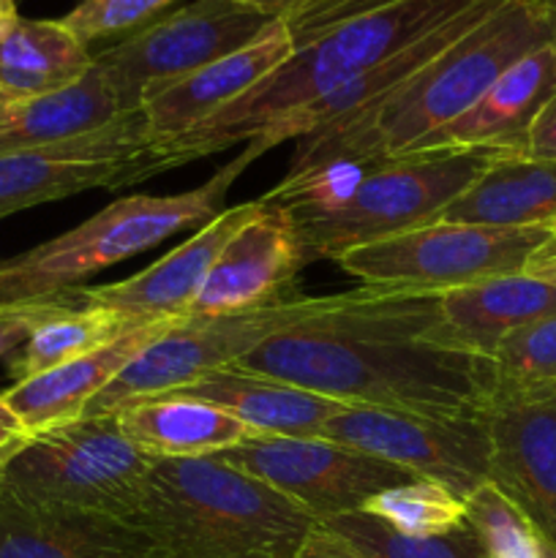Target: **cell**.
Listing matches in <instances>:
<instances>
[{
	"instance_id": "6da1fadb",
	"label": "cell",
	"mask_w": 556,
	"mask_h": 558,
	"mask_svg": "<svg viewBox=\"0 0 556 558\" xmlns=\"http://www.w3.org/2000/svg\"><path fill=\"white\" fill-rule=\"evenodd\" d=\"M436 319V292L360 287L336 311L267 338L232 368L347 407L483 417L496 387L494 363L418 341Z\"/></svg>"
},
{
	"instance_id": "7a4b0ae2",
	"label": "cell",
	"mask_w": 556,
	"mask_h": 558,
	"mask_svg": "<svg viewBox=\"0 0 556 558\" xmlns=\"http://www.w3.org/2000/svg\"><path fill=\"white\" fill-rule=\"evenodd\" d=\"M551 41H556V0H501L379 107L298 140L289 172L338 158L403 156L423 136L472 109L518 60Z\"/></svg>"
},
{
	"instance_id": "3957f363",
	"label": "cell",
	"mask_w": 556,
	"mask_h": 558,
	"mask_svg": "<svg viewBox=\"0 0 556 558\" xmlns=\"http://www.w3.org/2000/svg\"><path fill=\"white\" fill-rule=\"evenodd\" d=\"M480 0H392L292 36V54L227 109L156 150L183 163L251 142L287 114L385 63Z\"/></svg>"
},
{
	"instance_id": "277c9868",
	"label": "cell",
	"mask_w": 556,
	"mask_h": 558,
	"mask_svg": "<svg viewBox=\"0 0 556 558\" xmlns=\"http://www.w3.org/2000/svg\"><path fill=\"white\" fill-rule=\"evenodd\" d=\"M147 558H294L319 523L216 458L153 461L134 523Z\"/></svg>"
},
{
	"instance_id": "5b68a950",
	"label": "cell",
	"mask_w": 556,
	"mask_h": 558,
	"mask_svg": "<svg viewBox=\"0 0 556 558\" xmlns=\"http://www.w3.org/2000/svg\"><path fill=\"white\" fill-rule=\"evenodd\" d=\"M262 156L249 142L243 153L218 169L207 183L172 196H120L80 227L0 259V305L31 303L69 294L107 267L120 265L185 229L205 227L221 213L229 189L251 161Z\"/></svg>"
},
{
	"instance_id": "8992f818",
	"label": "cell",
	"mask_w": 556,
	"mask_h": 558,
	"mask_svg": "<svg viewBox=\"0 0 556 558\" xmlns=\"http://www.w3.org/2000/svg\"><path fill=\"white\" fill-rule=\"evenodd\" d=\"M491 150H428L376 158L352 199L333 213L292 216L305 259L347 251L439 221L442 213L499 158Z\"/></svg>"
},
{
	"instance_id": "52a82bcc",
	"label": "cell",
	"mask_w": 556,
	"mask_h": 558,
	"mask_svg": "<svg viewBox=\"0 0 556 558\" xmlns=\"http://www.w3.org/2000/svg\"><path fill=\"white\" fill-rule=\"evenodd\" d=\"M153 461L123 434L114 414L27 436L0 474V485L41 505L69 507L134 523L150 488Z\"/></svg>"
},
{
	"instance_id": "ba28073f",
	"label": "cell",
	"mask_w": 556,
	"mask_h": 558,
	"mask_svg": "<svg viewBox=\"0 0 556 558\" xmlns=\"http://www.w3.org/2000/svg\"><path fill=\"white\" fill-rule=\"evenodd\" d=\"M347 292L333 298H298L270 308L227 316H183L169 332L145 349L118 379L104 387L82 417H104L142 398L167 396L194 385L202 376L232 368L267 338L309 325L336 311Z\"/></svg>"
},
{
	"instance_id": "9c48e42d",
	"label": "cell",
	"mask_w": 556,
	"mask_h": 558,
	"mask_svg": "<svg viewBox=\"0 0 556 558\" xmlns=\"http://www.w3.org/2000/svg\"><path fill=\"white\" fill-rule=\"evenodd\" d=\"M540 227L434 221L396 238L358 245L338 259L363 287L447 292L488 278L518 276L551 238Z\"/></svg>"
},
{
	"instance_id": "30bf717a",
	"label": "cell",
	"mask_w": 556,
	"mask_h": 558,
	"mask_svg": "<svg viewBox=\"0 0 556 558\" xmlns=\"http://www.w3.org/2000/svg\"><path fill=\"white\" fill-rule=\"evenodd\" d=\"M276 16L232 0H189L145 31L93 52V69L120 112H136L164 87L259 38Z\"/></svg>"
},
{
	"instance_id": "8fae6325",
	"label": "cell",
	"mask_w": 556,
	"mask_h": 558,
	"mask_svg": "<svg viewBox=\"0 0 556 558\" xmlns=\"http://www.w3.org/2000/svg\"><path fill=\"white\" fill-rule=\"evenodd\" d=\"M174 167L136 109L74 140L0 156V218L90 189H125Z\"/></svg>"
},
{
	"instance_id": "7c38bea8",
	"label": "cell",
	"mask_w": 556,
	"mask_h": 558,
	"mask_svg": "<svg viewBox=\"0 0 556 558\" xmlns=\"http://www.w3.org/2000/svg\"><path fill=\"white\" fill-rule=\"evenodd\" d=\"M319 439L352 447L452 490L467 501L488 485L491 439L483 417H431L374 407H343Z\"/></svg>"
},
{
	"instance_id": "4fadbf2b",
	"label": "cell",
	"mask_w": 556,
	"mask_h": 558,
	"mask_svg": "<svg viewBox=\"0 0 556 558\" xmlns=\"http://www.w3.org/2000/svg\"><path fill=\"white\" fill-rule=\"evenodd\" d=\"M213 458L270 485L300 510L309 512L316 523L333 521L347 512H360L376 494L414 480L392 463L319 436L316 439L249 436Z\"/></svg>"
},
{
	"instance_id": "5bb4252c",
	"label": "cell",
	"mask_w": 556,
	"mask_h": 558,
	"mask_svg": "<svg viewBox=\"0 0 556 558\" xmlns=\"http://www.w3.org/2000/svg\"><path fill=\"white\" fill-rule=\"evenodd\" d=\"M488 485L556 548V390L494 387Z\"/></svg>"
},
{
	"instance_id": "9a60e30c",
	"label": "cell",
	"mask_w": 556,
	"mask_h": 558,
	"mask_svg": "<svg viewBox=\"0 0 556 558\" xmlns=\"http://www.w3.org/2000/svg\"><path fill=\"white\" fill-rule=\"evenodd\" d=\"M305 265L309 259L289 210L262 199L259 213L229 238L213 262L189 316L243 314L303 298L294 278Z\"/></svg>"
},
{
	"instance_id": "2e32d148",
	"label": "cell",
	"mask_w": 556,
	"mask_h": 558,
	"mask_svg": "<svg viewBox=\"0 0 556 558\" xmlns=\"http://www.w3.org/2000/svg\"><path fill=\"white\" fill-rule=\"evenodd\" d=\"M259 207L262 199H251L221 210L205 227L196 229L185 243H180L178 248H172L136 276L114 283L76 287L71 289V294L85 308L107 311V314L134 322V325L156 319H183L189 316L191 303L200 294L223 245L249 218L259 213Z\"/></svg>"
},
{
	"instance_id": "e0dca14e",
	"label": "cell",
	"mask_w": 556,
	"mask_h": 558,
	"mask_svg": "<svg viewBox=\"0 0 556 558\" xmlns=\"http://www.w3.org/2000/svg\"><path fill=\"white\" fill-rule=\"evenodd\" d=\"M556 96V41L534 49L507 69L472 109L423 136L409 153L491 150L523 156L527 134L545 104Z\"/></svg>"
},
{
	"instance_id": "ac0fdd59",
	"label": "cell",
	"mask_w": 556,
	"mask_h": 558,
	"mask_svg": "<svg viewBox=\"0 0 556 558\" xmlns=\"http://www.w3.org/2000/svg\"><path fill=\"white\" fill-rule=\"evenodd\" d=\"M292 47L287 22L276 20L251 44L213 60L205 69L147 98L142 104V114L153 142L161 145L178 140L185 131L196 129L229 104L243 98L292 54Z\"/></svg>"
},
{
	"instance_id": "d6986e66",
	"label": "cell",
	"mask_w": 556,
	"mask_h": 558,
	"mask_svg": "<svg viewBox=\"0 0 556 558\" xmlns=\"http://www.w3.org/2000/svg\"><path fill=\"white\" fill-rule=\"evenodd\" d=\"M556 314V289L523 276H501L439 292V319L418 341L491 360L521 327Z\"/></svg>"
},
{
	"instance_id": "ffe728a7",
	"label": "cell",
	"mask_w": 556,
	"mask_h": 558,
	"mask_svg": "<svg viewBox=\"0 0 556 558\" xmlns=\"http://www.w3.org/2000/svg\"><path fill=\"white\" fill-rule=\"evenodd\" d=\"M178 322L180 319L142 322L109 347L96 349L85 357L71 360V363L33 376V379L16 381L9 390L0 392V398L14 412L27 436L74 423L85 414L93 398L118 379L125 365L134 363L150 343H156Z\"/></svg>"
},
{
	"instance_id": "44dd1931",
	"label": "cell",
	"mask_w": 556,
	"mask_h": 558,
	"mask_svg": "<svg viewBox=\"0 0 556 558\" xmlns=\"http://www.w3.org/2000/svg\"><path fill=\"white\" fill-rule=\"evenodd\" d=\"M0 558H147L131 523L41 505L0 485Z\"/></svg>"
},
{
	"instance_id": "7402d4cb",
	"label": "cell",
	"mask_w": 556,
	"mask_h": 558,
	"mask_svg": "<svg viewBox=\"0 0 556 558\" xmlns=\"http://www.w3.org/2000/svg\"><path fill=\"white\" fill-rule=\"evenodd\" d=\"M167 396L216 403L240 420L251 436H278V439H316L327 420L347 407L289 381L240 368H221Z\"/></svg>"
},
{
	"instance_id": "603a6c76",
	"label": "cell",
	"mask_w": 556,
	"mask_h": 558,
	"mask_svg": "<svg viewBox=\"0 0 556 558\" xmlns=\"http://www.w3.org/2000/svg\"><path fill=\"white\" fill-rule=\"evenodd\" d=\"M120 434L150 461L213 458L249 439V428L216 403L185 396L142 398L114 412Z\"/></svg>"
},
{
	"instance_id": "cb8c5ba5",
	"label": "cell",
	"mask_w": 556,
	"mask_h": 558,
	"mask_svg": "<svg viewBox=\"0 0 556 558\" xmlns=\"http://www.w3.org/2000/svg\"><path fill=\"white\" fill-rule=\"evenodd\" d=\"M439 221L556 232V161L499 156L442 213Z\"/></svg>"
},
{
	"instance_id": "d4e9b609",
	"label": "cell",
	"mask_w": 556,
	"mask_h": 558,
	"mask_svg": "<svg viewBox=\"0 0 556 558\" xmlns=\"http://www.w3.org/2000/svg\"><path fill=\"white\" fill-rule=\"evenodd\" d=\"M93 69L87 49L60 20H16L0 38V90L14 101L49 96Z\"/></svg>"
},
{
	"instance_id": "484cf974",
	"label": "cell",
	"mask_w": 556,
	"mask_h": 558,
	"mask_svg": "<svg viewBox=\"0 0 556 558\" xmlns=\"http://www.w3.org/2000/svg\"><path fill=\"white\" fill-rule=\"evenodd\" d=\"M118 101L96 69L49 96L16 101L0 120V156L58 145L120 118Z\"/></svg>"
},
{
	"instance_id": "4316f807",
	"label": "cell",
	"mask_w": 556,
	"mask_h": 558,
	"mask_svg": "<svg viewBox=\"0 0 556 558\" xmlns=\"http://www.w3.org/2000/svg\"><path fill=\"white\" fill-rule=\"evenodd\" d=\"M131 327H136L134 322H125L120 316L107 314V311L85 308L80 303L69 305V308L44 319L25 338V343L11 354V379L16 385V381L33 379V376L60 368V365L71 363L76 357H85V354L118 341Z\"/></svg>"
},
{
	"instance_id": "83f0119b",
	"label": "cell",
	"mask_w": 556,
	"mask_h": 558,
	"mask_svg": "<svg viewBox=\"0 0 556 558\" xmlns=\"http://www.w3.org/2000/svg\"><path fill=\"white\" fill-rule=\"evenodd\" d=\"M322 526L347 539L365 558H491L483 537L469 523V518L463 526L436 534V537L398 534L365 512H347V515L325 521Z\"/></svg>"
},
{
	"instance_id": "f1b7e54d",
	"label": "cell",
	"mask_w": 556,
	"mask_h": 558,
	"mask_svg": "<svg viewBox=\"0 0 556 558\" xmlns=\"http://www.w3.org/2000/svg\"><path fill=\"white\" fill-rule=\"evenodd\" d=\"M360 512L409 537H436L467 523V501L428 480L392 485L365 501Z\"/></svg>"
},
{
	"instance_id": "f546056e",
	"label": "cell",
	"mask_w": 556,
	"mask_h": 558,
	"mask_svg": "<svg viewBox=\"0 0 556 558\" xmlns=\"http://www.w3.org/2000/svg\"><path fill=\"white\" fill-rule=\"evenodd\" d=\"M467 518L491 558H556V548L491 485L467 499Z\"/></svg>"
},
{
	"instance_id": "4dcf8cb0",
	"label": "cell",
	"mask_w": 556,
	"mask_h": 558,
	"mask_svg": "<svg viewBox=\"0 0 556 558\" xmlns=\"http://www.w3.org/2000/svg\"><path fill=\"white\" fill-rule=\"evenodd\" d=\"M491 363L496 371V387L556 390V314L507 336Z\"/></svg>"
},
{
	"instance_id": "1f68e13d",
	"label": "cell",
	"mask_w": 556,
	"mask_h": 558,
	"mask_svg": "<svg viewBox=\"0 0 556 558\" xmlns=\"http://www.w3.org/2000/svg\"><path fill=\"white\" fill-rule=\"evenodd\" d=\"M185 0H76L74 9L60 16L65 27L93 49V44L109 41V47L134 33L145 31L164 14Z\"/></svg>"
},
{
	"instance_id": "d6a6232c",
	"label": "cell",
	"mask_w": 556,
	"mask_h": 558,
	"mask_svg": "<svg viewBox=\"0 0 556 558\" xmlns=\"http://www.w3.org/2000/svg\"><path fill=\"white\" fill-rule=\"evenodd\" d=\"M74 294H60L49 300H31V303L0 305V360L11 357L25 343V338L58 311L74 305Z\"/></svg>"
},
{
	"instance_id": "836d02e7",
	"label": "cell",
	"mask_w": 556,
	"mask_h": 558,
	"mask_svg": "<svg viewBox=\"0 0 556 558\" xmlns=\"http://www.w3.org/2000/svg\"><path fill=\"white\" fill-rule=\"evenodd\" d=\"M523 156L556 161V96L534 118L532 129L527 134V150H523Z\"/></svg>"
},
{
	"instance_id": "e575fe53",
	"label": "cell",
	"mask_w": 556,
	"mask_h": 558,
	"mask_svg": "<svg viewBox=\"0 0 556 558\" xmlns=\"http://www.w3.org/2000/svg\"><path fill=\"white\" fill-rule=\"evenodd\" d=\"M294 558H365V556L360 554V550H354L347 539H341L338 534H333L330 529H325L319 523Z\"/></svg>"
},
{
	"instance_id": "d590c367",
	"label": "cell",
	"mask_w": 556,
	"mask_h": 558,
	"mask_svg": "<svg viewBox=\"0 0 556 558\" xmlns=\"http://www.w3.org/2000/svg\"><path fill=\"white\" fill-rule=\"evenodd\" d=\"M523 276L556 289V232L529 256L527 267H523Z\"/></svg>"
},
{
	"instance_id": "8d00e7d4",
	"label": "cell",
	"mask_w": 556,
	"mask_h": 558,
	"mask_svg": "<svg viewBox=\"0 0 556 558\" xmlns=\"http://www.w3.org/2000/svg\"><path fill=\"white\" fill-rule=\"evenodd\" d=\"M25 428L20 425V420L14 417V412H11L9 407H5V401L0 398V450H5L9 445H14V441L25 439Z\"/></svg>"
},
{
	"instance_id": "74e56055",
	"label": "cell",
	"mask_w": 556,
	"mask_h": 558,
	"mask_svg": "<svg viewBox=\"0 0 556 558\" xmlns=\"http://www.w3.org/2000/svg\"><path fill=\"white\" fill-rule=\"evenodd\" d=\"M232 3L249 5V9L262 11L267 16H276V20H283L289 11H294L298 5H303L305 0H232Z\"/></svg>"
},
{
	"instance_id": "f35d334b",
	"label": "cell",
	"mask_w": 556,
	"mask_h": 558,
	"mask_svg": "<svg viewBox=\"0 0 556 558\" xmlns=\"http://www.w3.org/2000/svg\"><path fill=\"white\" fill-rule=\"evenodd\" d=\"M16 20H20L16 9H3V5H0V38L11 31V25H14Z\"/></svg>"
},
{
	"instance_id": "ab89813d",
	"label": "cell",
	"mask_w": 556,
	"mask_h": 558,
	"mask_svg": "<svg viewBox=\"0 0 556 558\" xmlns=\"http://www.w3.org/2000/svg\"><path fill=\"white\" fill-rule=\"evenodd\" d=\"M25 439H27V436H25ZM25 439L14 441V445H9V447H5V450H0V474H3L5 463H9V461H11V456H14V452H16V450H20V445H22V441H25Z\"/></svg>"
},
{
	"instance_id": "60d3db41",
	"label": "cell",
	"mask_w": 556,
	"mask_h": 558,
	"mask_svg": "<svg viewBox=\"0 0 556 558\" xmlns=\"http://www.w3.org/2000/svg\"><path fill=\"white\" fill-rule=\"evenodd\" d=\"M14 98H11L9 96V93H3V90H0V120H3L5 118V114H9V109L11 107H14Z\"/></svg>"
},
{
	"instance_id": "b9f144b4",
	"label": "cell",
	"mask_w": 556,
	"mask_h": 558,
	"mask_svg": "<svg viewBox=\"0 0 556 558\" xmlns=\"http://www.w3.org/2000/svg\"><path fill=\"white\" fill-rule=\"evenodd\" d=\"M0 5H3V9H16V0H0Z\"/></svg>"
}]
</instances>
